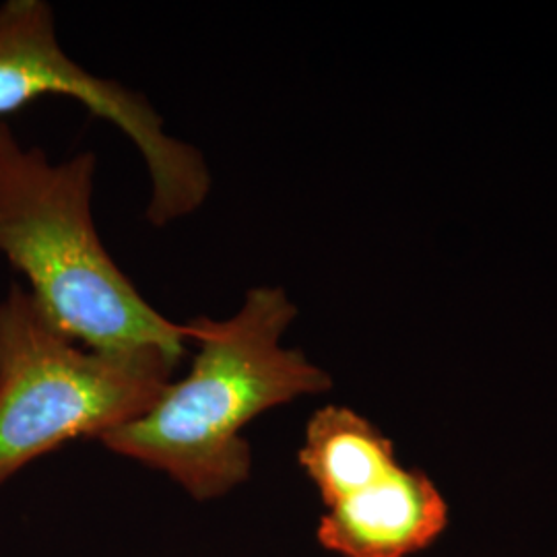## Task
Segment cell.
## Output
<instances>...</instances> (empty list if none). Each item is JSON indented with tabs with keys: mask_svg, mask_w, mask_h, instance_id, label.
<instances>
[{
	"mask_svg": "<svg viewBox=\"0 0 557 557\" xmlns=\"http://www.w3.org/2000/svg\"><path fill=\"white\" fill-rule=\"evenodd\" d=\"M46 96L79 101L114 124L137 147L151 180L147 220L170 225L199 211L211 195V172L195 145L165 133L145 94L83 69L60 46L54 11L44 0L0 4V119Z\"/></svg>",
	"mask_w": 557,
	"mask_h": 557,
	"instance_id": "5b68a950",
	"label": "cell"
},
{
	"mask_svg": "<svg viewBox=\"0 0 557 557\" xmlns=\"http://www.w3.org/2000/svg\"><path fill=\"white\" fill-rule=\"evenodd\" d=\"M98 158L52 163L23 147L0 119V255L60 331L94 349L153 345L184 358L190 324L140 296L101 242L94 221Z\"/></svg>",
	"mask_w": 557,
	"mask_h": 557,
	"instance_id": "7a4b0ae2",
	"label": "cell"
},
{
	"mask_svg": "<svg viewBox=\"0 0 557 557\" xmlns=\"http://www.w3.org/2000/svg\"><path fill=\"white\" fill-rule=\"evenodd\" d=\"M554 557H557V549H556V556H554Z\"/></svg>",
	"mask_w": 557,
	"mask_h": 557,
	"instance_id": "8992f818",
	"label": "cell"
},
{
	"mask_svg": "<svg viewBox=\"0 0 557 557\" xmlns=\"http://www.w3.org/2000/svg\"><path fill=\"white\" fill-rule=\"evenodd\" d=\"M324 504L317 539L341 557H413L448 529L434 479L400 465L395 442L370 419L326 405L306 423L298 453Z\"/></svg>",
	"mask_w": 557,
	"mask_h": 557,
	"instance_id": "277c9868",
	"label": "cell"
},
{
	"mask_svg": "<svg viewBox=\"0 0 557 557\" xmlns=\"http://www.w3.org/2000/svg\"><path fill=\"white\" fill-rule=\"evenodd\" d=\"M180 361L153 345L85 347L13 283L0 299V485L66 442L147 413Z\"/></svg>",
	"mask_w": 557,
	"mask_h": 557,
	"instance_id": "3957f363",
	"label": "cell"
},
{
	"mask_svg": "<svg viewBox=\"0 0 557 557\" xmlns=\"http://www.w3.org/2000/svg\"><path fill=\"white\" fill-rule=\"evenodd\" d=\"M298 317L283 287L248 289L225 320H190V372L153 407L100 442L120 457L165 473L199 502L221 498L252 473L244 428L299 397L329 393L333 380L299 349L281 345Z\"/></svg>",
	"mask_w": 557,
	"mask_h": 557,
	"instance_id": "6da1fadb",
	"label": "cell"
}]
</instances>
